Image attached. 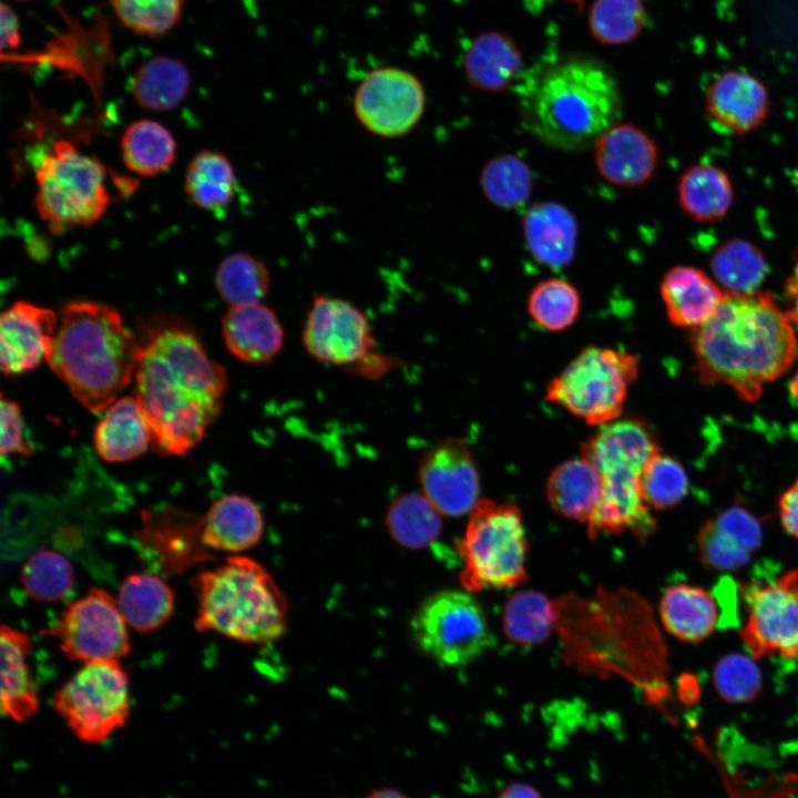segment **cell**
Instances as JSON below:
<instances>
[{
    "label": "cell",
    "mask_w": 798,
    "mask_h": 798,
    "mask_svg": "<svg viewBox=\"0 0 798 798\" xmlns=\"http://www.w3.org/2000/svg\"><path fill=\"white\" fill-rule=\"evenodd\" d=\"M191 74L186 65L170 55H153L132 76L130 91L136 103L152 111H170L186 98Z\"/></svg>",
    "instance_id": "cell-29"
},
{
    "label": "cell",
    "mask_w": 798,
    "mask_h": 798,
    "mask_svg": "<svg viewBox=\"0 0 798 798\" xmlns=\"http://www.w3.org/2000/svg\"><path fill=\"white\" fill-rule=\"evenodd\" d=\"M789 392L792 399H795L798 403V370L789 383Z\"/></svg>",
    "instance_id": "cell-52"
},
{
    "label": "cell",
    "mask_w": 798,
    "mask_h": 798,
    "mask_svg": "<svg viewBox=\"0 0 798 798\" xmlns=\"http://www.w3.org/2000/svg\"><path fill=\"white\" fill-rule=\"evenodd\" d=\"M458 550L463 561L460 580L469 591L511 587L526 580L525 529L511 502L479 500Z\"/></svg>",
    "instance_id": "cell-7"
},
{
    "label": "cell",
    "mask_w": 798,
    "mask_h": 798,
    "mask_svg": "<svg viewBox=\"0 0 798 798\" xmlns=\"http://www.w3.org/2000/svg\"><path fill=\"white\" fill-rule=\"evenodd\" d=\"M778 510L784 530L798 539V479L780 495Z\"/></svg>",
    "instance_id": "cell-47"
},
{
    "label": "cell",
    "mask_w": 798,
    "mask_h": 798,
    "mask_svg": "<svg viewBox=\"0 0 798 798\" xmlns=\"http://www.w3.org/2000/svg\"><path fill=\"white\" fill-rule=\"evenodd\" d=\"M227 376L191 331L167 327L141 346L135 398L151 424L154 449L182 456L217 417Z\"/></svg>",
    "instance_id": "cell-1"
},
{
    "label": "cell",
    "mask_w": 798,
    "mask_h": 798,
    "mask_svg": "<svg viewBox=\"0 0 798 798\" xmlns=\"http://www.w3.org/2000/svg\"><path fill=\"white\" fill-rule=\"evenodd\" d=\"M1 454L31 456L33 448L27 441L25 427L19 405L13 400L1 399Z\"/></svg>",
    "instance_id": "cell-46"
},
{
    "label": "cell",
    "mask_w": 798,
    "mask_h": 798,
    "mask_svg": "<svg viewBox=\"0 0 798 798\" xmlns=\"http://www.w3.org/2000/svg\"><path fill=\"white\" fill-rule=\"evenodd\" d=\"M140 350L115 309L78 300L61 309L45 360L76 400L100 413L130 383Z\"/></svg>",
    "instance_id": "cell-4"
},
{
    "label": "cell",
    "mask_w": 798,
    "mask_h": 798,
    "mask_svg": "<svg viewBox=\"0 0 798 798\" xmlns=\"http://www.w3.org/2000/svg\"><path fill=\"white\" fill-rule=\"evenodd\" d=\"M236 177L226 155L200 152L188 164L185 191L193 203L205 211H222L234 198Z\"/></svg>",
    "instance_id": "cell-35"
},
{
    "label": "cell",
    "mask_w": 798,
    "mask_h": 798,
    "mask_svg": "<svg viewBox=\"0 0 798 798\" xmlns=\"http://www.w3.org/2000/svg\"><path fill=\"white\" fill-rule=\"evenodd\" d=\"M192 585L197 597L194 626L228 638L263 644L285 631L287 603L270 574L258 562L232 555L200 572Z\"/></svg>",
    "instance_id": "cell-5"
},
{
    "label": "cell",
    "mask_w": 798,
    "mask_h": 798,
    "mask_svg": "<svg viewBox=\"0 0 798 798\" xmlns=\"http://www.w3.org/2000/svg\"><path fill=\"white\" fill-rule=\"evenodd\" d=\"M795 177H796V182H797V186H798V167H797V170H796V176H795Z\"/></svg>",
    "instance_id": "cell-53"
},
{
    "label": "cell",
    "mask_w": 798,
    "mask_h": 798,
    "mask_svg": "<svg viewBox=\"0 0 798 798\" xmlns=\"http://www.w3.org/2000/svg\"><path fill=\"white\" fill-rule=\"evenodd\" d=\"M713 679L718 695L734 704L754 700L763 686L761 673L754 657L738 653L725 655L717 662Z\"/></svg>",
    "instance_id": "cell-45"
},
{
    "label": "cell",
    "mask_w": 798,
    "mask_h": 798,
    "mask_svg": "<svg viewBox=\"0 0 798 798\" xmlns=\"http://www.w3.org/2000/svg\"><path fill=\"white\" fill-rule=\"evenodd\" d=\"M480 186L484 196L494 205L511 209L523 206L530 198L533 174L519 157L499 155L483 166Z\"/></svg>",
    "instance_id": "cell-40"
},
{
    "label": "cell",
    "mask_w": 798,
    "mask_h": 798,
    "mask_svg": "<svg viewBox=\"0 0 798 798\" xmlns=\"http://www.w3.org/2000/svg\"><path fill=\"white\" fill-rule=\"evenodd\" d=\"M528 313L542 328L561 331L570 327L581 310L576 287L562 278H546L534 285L528 296Z\"/></svg>",
    "instance_id": "cell-41"
},
{
    "label": "cell",
    "mask_w": 798,
    "mask_h": 798,
    "mask_svg": "<svg viewBox=\"0 0 798 798\" xmlns=\"http://www.w3.org/2000/svg\"><path fill=\"white\" fill-rule=\"evenodd\" d=\"M696 542L704 566L736 571L745 566L761 545L763 529L751 512L732 505L703 523Z\"/></svg>",
    "instance_id": "cell-18"
},
{
    "label": "cell",
    "mask_w": 798,
    "mask_h": 798,
    "mask_svg": "<svg viewBox=\"0 0 798 798\" xmlns=\"http://www.w3.org/2000/svg\"><path fill=\"white\" fill-rule=\"evenodd\" d=\"M123 162L141 176H155L175 160L176 144L170 131L156 121L143 119L131 123L121 140Z\"/></svg>",
    "instance_id": "cell-34"
},
{
    "label": "cell",
    "mask_w": 798,
    "mask_h": 798,
    "mask_svg": "<svg viewBox=\"0 0 798 798\" xmlns=\"http://www.w3.org/2000/svg\"><path fill=\"white\" fill-rule=\"evenodd\" d=\"M441 513L420 493H406L388 508L386 524L391 535L402 545L421 549L434 541L441 532Z\"/></svg>",
    "instance_id": "cell-37"
},
{
    "label": "cell",
    "mask_w": 798,
    "mask_h": 798,
    "mask_svg": "<svg viewBox=\"0 0 798 798\" xmlns=\"http://www.w3.org/2000/svg\"><path fill=\"white\" fill-rule=\"evenodd\" d=\"M303 342L311 357L336 366L362 359L375 346L365 314L349 301L325 295L313 300Z\"/></svg>",
    "instance_id": "cell-15"
},
{
    "label": "cell",
    "mask_w": 798,
    "mask_h": 798,
    "mask_svg": "<svg viewBox=\"0 0 798 798\" xmlns=\"http://www.w3.org/2000/svg\"><path fill=\"white\" fill-rule=\"evenodd\" d=\"M59 318L53 310L16 301L0 317V368L7 376L35 368L45 359Z\"/></svg>",
    "instance_id": "cell-17"
},
{
    "label": "cell",
    "mask_w": 798,
    "mask_h": 798,
    "mask_svg": "<svg viewBox=\"0 0 798 798\" xmlns=\"http://www.w3.org/2000/svg\"><path fill=\"white\" fill-rule=\"evenodd\" d=\"M18 1H31V0H18Z\"/></svg>",
    "instance_id": "cell-54"
},
{
    "label": "cell",
    "mask_w": 798,
    "mask_h": 798,
    "mask_svg": "<svg viewBox=\"0 0 798 798\" xmlns=\"http://www.w3.org/2000/svg\"><path fill=\"white\" fill-rule=\"evenodd\" d=\"M710 268L714 279L727 294L748 295L759 291L768 273L759 247L747 239L732 238L713 253Z\"/></svg>",
    "instance_id": "cell-33"
},
{
    "label": "cell",
    "mask_w": 798,
    "mask_h": 798,
    "mask_svg": "<svg viewBox=\"0 0 798 798\" xmlns=\"http://www.w3.org/2000/svg\"><path fill=\"white\" fill-rule=\"evenodd\" d=\"M462 65L472 86L497 92L514 80L521 68V55L510 39L490 33L471 42L464 52Z\"/></svg>",
    "instance_id": "cell-31"
},
{
    "label": "cell",
    "mask_w": 798,
    "mask_h": 798,
    "mask_svg": "<svg viewBox=\"0 0 798 798\" xmlns=\"http://www.w3.org/2000/svg\"><path fill=\"white\" fill-rule=\"evenodd\" d=\"M498 798H542L540 792L525 782H512L507 786Z\"/></svg>",
    "instance_id": "cell-50"
},
{
    "label": "cell",
    "mask_w": 798,
    "mask_h": 798,
    "mask_svg": "<svg viewBox=\"0 0 798 798\" xmlns=\"http://www.w3.org/2000/svg\"><path fill=\"white\" fill-rule=\"evenodd\" d=\"M120 23L131 32L158 38L180 22L184 0H109Z\"/></svg>",
    "instance_id": "cell-42"
},
{
    "label": "cell",
    "mask_w": 798,
    "mask_h": 798,
    "mask_svg": "<svg viewBox=\"0 0 798 798\" xmlns=\"http://www.w3.org/2000/svg\"><path fill=\"white\" fill-rule=\"evenodd\" d=\"M352 109L358 122L380 137H400L415 129L426 109V93L411 72L382 66L357 85Z\"/></svg>",
    "instance_id": "cell-14"
},
{
    "label": "cell",
    "mask_w": 798,
    "mask_h": 798,
    "mask_svg": "<svg viewBox=\"0 0 798 798\" xmlns=\"http://www.w3.org/2000/svg\"><path fill=\"white\" fill-rule=\"evenodd\" d=\"M553 623L552 604L539 592H518L504 606L503 630L515 644L529 646L543 642L550 635Z\"/></svg>",
    "instance_id": "cell-38"
},
{
    "label": "cell",
    "mask_w": 798,
    "mask_h": 798,
    "mask_svg": "<svg viewBox=\"0 0 798 798\" xmlns=\"http://www.w3.org/2000/svg\"><path fill=\"white\" fill-rule=\"evenodd\" d=\"M622 109L613 73L603 63L581 55L543 66L520 95L524 129L542 144L565 152L594 146L617 124Z\"/></svg>",
    "instance_id": "cell-3"
},
{
    "label": "cell",
    "mask_w": 798,
    "mask_h": 798,
    "mask_svg": "<svg viewBox=\"0 0 798 798\" xmlns=\"http://www.w3.org/2000/svg\"><path fill=\"white\" fill-rule=\"evenodd\" d=\"M103 164L71 142L58 141L37 172L35 208L53 233L91 226L105 213L110 194Z\"/></svg>",
    "instance_id": "cell-8"
},
{
    "label": "cell",
    "mask_w": 798,
    "mask_h": 798,
    "mask_svg": "<svg viewBox=\"0 0 798 798\" xmlns=\"http://www.w3.org/2000/svg\"><path fill=\"white\" fill-rule=\"evenodd\" d=\"M42 633L55 637L68 658L83 664L119 659L130 652L127 623L117 602L99 587L70 603L58 622Z\"/></svg>",
    "instance_id": "cell-13"
},
{
    "label": "cell",
    "mask_w": 798,
    "mask_h": 798,
    "mask_svg": "<svg viewBox=\"0 0 798 798\" xmlns=\"http://www.w3.org/2000/svg\"><path fill=\"white\" fill-rule=\"evenodd\" d=\"M769 108L766 86L756 76L743 71L724 72L706 92L708 115L736 135L757 130L768 116Z\"/></svg>",
    "instance_id": "cell-20"
},
{
    "label": "cell",
    "mask_w": 798,
    "mask_h": 798,
    "mask_svg": "<svg viewBox=\"0 0 798 798\" xmlns=\"http://www.w3.org/2000/svg\"><path fill=\"white\" fill-rule=\"evenodd\" d=\"M592 34L605 44L634 40L645 23L641 0H595L590 11Z\"/></svg>",
    "instance_id": "cell-43"
},
{
    "label": "cell",
    "mask_w": 798,
    "mask_h": 798,
    "mask_svg": "<svg viewBox=\"0 0 798 798\" xmlns=\"http://www.w3.org/2000/svg\"><path fill=\"white\" fill-rule=\"evenodd\" d=\"M659 451L651 428L634 417H621L600 426L582 444L581 456L596 467L603 480L601 499L587 522L591 538L630 530L645 539L655 530L640 477Z\"/></svg>",
    "instance_id": "cell-6"
},
{
    "label": "cell",
    "mask_w": 798,
    "mask_h": 798,
    "mask_svg": "<svg viewBox=\"0 0 798 798\" xmlns=\"http://www.w3.org/2000/svg\"><path fill=\"white\" fill-rule=\"evenodd\" d=\"M222 331L227 349L245 362H266L283 347L278 317L262 303L229 307L222 319Z\"/></svg>",
    "instance_id": "cell-23"
},
{
    "label": "cell",
    "mask_w": 798,
    "mask_h": 798,
    "mask_svg": "<svg viewBox=\"0 0 798 798\" xmlns=\"http://www.w3.org/2000/svg\"><path fill=\"white\" fill-rule=\"evenodd\" d=\"M215 287L229 307L257 304L269 290L270 274L260 259L238 252L219 263L215 273Z\"/></svg>",
    "instance_id": "cell-36"
},
{
    "label": "cell",
    "mask_w": 798,
    "mask_h": 798,
    "mask_svg": "<svg viewBox=\"0 0 798 798\" xmlns=\"http://www.w3.org/2000/svg\"><path fill=\"white\" fill-rule=\"evenodd\" d=\"M740 594L746 610L740 637L751 656L798 661V571L759 574Z\"/></svg>",
    "instance_id": "cell-12"
},
{
    "label": "cell",
    "mask_w": 798,
    "mask_h": 798,
    "mask_svg": "<svg viewBox=\"0 0 798 798\" xmlns=\"http://www.w3.org/2000/svg\"><path fill=\"white\" fill-rule=\"evenodd\" d=\"M640 487L648 507L664 510L677 505L686 497L689 483L683 466L659 451L642 470Z\"/></svg>",
    "instance_id": "cell-44"
},
{
    "label": "cell",
    "mask_w": 798,
    "mask_h": 798,
    "mask_svg": "<svg viewBox=\"0 0 798 798\" xmlns=\"http://www.w3.org/2000/svg\"><path fill=\"white\" fill-rule=\"evenodd\" d=\"M522 222L525 245L538 263L559 269L573 260L577 222L566 206L555 202L534 203Z\"/></svg>",
    "instance_id": "cell-22"
},
{
    "label": "cell",
    "mask_w": 798,
    "mask_h": 798,
    "mask_svg": "<svg viewBox=\"0 0 798 798\" xmlns=\"http://www.w3.org/2000/svg\"><path fill=\"white\" fill-rule=\"evenodd\" d=\"M638 369L635 355L589 346L548 383L545 399L600 427L621 417Z\"/></svg>",
    "instance_id": "cell-9"
},
{
    "label": "cell",
    "mask_w": 798,
    "mask_h": 798,
    "mask_svg": "<svg viewBox=\"0 0 798 798\" xmlns=\"http://www.w3.org/2000/svg\"><path fill=\"white\" fill-rule=\"evenodd\" d=\"M659 291L669 321L682 328H697L709 320L726 296L704 270L686 265L669 268Z\"/></svg>",
    "instance_id": "cell-21"
},
{
    "label": "cell",
    "mask_w": 798,
    "mask_h": 798,
    "mask_svg": "<svg viewBox=\"0 0 798 798\" xmlns=\"http://www.w3.org/2000/svg\"><path fill=\"white\" fill-rule=\"evenodd\" d=\"M678 203L697 222H712L729 211L734 191L728 175L710 164H696L684 171L677 184Z\"/></svg>",
    "instance_id": "cell-32"
},
{
    "label": "cell",
    "mask_w": 798,
    "mask_h": 798,
    "mask_svg": "<svg viewBox=\"0 0 798 798\" xmlns=\"http://www.w3.org/2000/svg\"><path fill=\"white\" fill-rule=\"evenodd\" d=\"M603 489L596 467L585 457L573 458L556 466L546 481V497L563 516L589 522Z\"/></svg>",
    "instance_id": "cell-27"
},
{
    "label": "cell",
    "mask_w": 798,
    "mask_h": 798,
    "mask_svg": "<svg viewBox=\"0 0 798 798\" xmlns=\"http://www.w3.org/2000/svg\"><path fill=\"white\" fill-rule=\"evenodd\" d=\"M152 441L151 424L135 396L109 406L94 432L98 453L110 462L132 460L144 453Z\"/></svg>",
    "instance_id": "cell-26"
},
{
    "label": "cell",
    "mask_w": 798,
    "mask_h": 798,
    "mask_svg": "<svg viewBox=\"0 0 798 798\" xmlns=\"http://www.w3.org/2000/svg\"><path fill=\"white\" fill-rule=\"evenodd\" d=\"M717 601L706 590L686 584L669 585L659 603V615L665 628L685 642H700L718 625Z\"/></svg>",
    "instance_id": "cell-28"
},
{
    "label": "cell",
    "mask_w": 798,
    "mask_h": 798,
    "mask_svg": "<svg viewBox=\"0 0 798 798\" xmlns=\"http://www.w3.org/2000/svg\"><path fill=\"white\" fill-rule=\"evenodd\" d=\"M595 165L608 183L635 187L649 181L658 164L652 137L630 123H617L594 144Z\"/></svg>",
    "instance_id": "cell-19"
},
{
    "label": "cell",
    "mask_w": 798,
    "mask_h": 798,
    "mask_svg": "<svg viewBox=\"0 0 798 798\" xmlns=\"http://www.w3.org/2000/svg\"><path fill=\"white\" fill-rule=\"evenodd\" d=\"M418 647L442 666H464L492 645L484 612L469 593L444 590L427 597L410 621Z\"/></svg>",
    "instance_id": "cell-10"
},
{
    "label": "cell",
    "mask_w": 798,
    "mask_h": 798,
    "mask_svg": "<svg viewBox=\"0 0 798 798\" xmlns=\"http://www.w3.org/2000/svg\"><path fill=\"white\" fill-rule=\"evenodd\" d=\"M263 531L264 520L257 504L245 495L228 494L207 511L201 541L213 550L241 552L256 545Z\"/></svg>",
    "instance_id": "cell-25"
},
{
    "label": "cell",
    "mask_w": 798,
    "mask_h": 798,
    "mask_svg": "<svg viewBox=\"0 0 798 798\" xmlns=\"http://www.w3.org/2000/svg\"><path fill=\"white\" fill-rule=\"evenodd\" d=\"M422 494L444 515L470 513L480 495V478L467 443L448 438L431 446L418 467Z\"/></svg>",
    "instance_id": "cell-16"
},
{
    "label": "cell",
    "mask_w": 798,
    "mask_h": 798,
    "mask_svg": "<svg viewBox=\"0 0 798 798\" xmlns=\"http://www.w3.org/2000/svg\"><path fill=\"white\" fill-rule=\"evenodd\" d=\"M117 605L129 626L139 633L161 627L173 614L174 593L152 573H133L121 583Z\"/></svg>",
    "instance_id": "cell-30"
},
{
    "label": "cell",
    "mask_w": 798,
    "mask_h": 798,
    "mask_svg": "<svg viewBox=\"0 0 798 798\" xmlns=\"http://www.w3.org/2000/svg\"><path fill=\"white\" fill-rule=\"evenodd\" d=\"M366 798H408V797L396 789L383 788V789H378V790L372 791Z\"/></svg>",
    "instance_id": "cell-51"
},
{
    "label": "cell",
    "mask_w": 798,
    "mask_h": 798,
    "mask_svg": "<svg viewBox=\"0 0 798 798\" xmlns=\"http://www.w3.org/2000/svg\"><path fill=\"white\" fill-rule=\"evenodd\" d=\"M786 311L792 323L798 324V250L794 258V265L790 275L785 284Z\"/></svg>",
    "instance_id": "cell-49"
},
{
    "label": "cell",
    "mask_w": 798,
    "mask_h": 798,
    "mask_svg": "<svg viewBox=\"0 0 798 798\" xmlns=\"http://www.w3.org/2000/svg\"><path fill=\"white\" fill-rule=\"evenodd\" d=\"M694 370L705 385H726L745 401L792 366L794 323L768 293L727 294L702 326L692 329Z\"/></svg>",
    "instance_id": "cell-2"
},
{
    "label": "cell",
    "mask_w": 798,
    "mask_h": 798,
    "mask_svg": "<svg viewBox=\"0 0 798 798\" xmlns=\"http://www.w3.org/2000/svg\"><path fill=\"white\" fill-rule=\"evenodd\" d=\"M52 706L80 740L101 743L129 718L127 674L119 659L85 663L57 689Z\"/></svg>",
    "instance_id": "cell-11"
},
{
    "label": "cell",
    "mask_w": 798,
    "mask_h": 798,
    "mask_svg": "<svg viewBox=\"0 0 798 798\" xmlns=\"http://www.w3.org/2000/svg\"><path fill=\"white\" fill-rule=\"evenodd\" d=\"M1 48L16 49L20 44L21 34L19 19L12 8L1 3Z\"/></svg>",
    "instance_id": "cell-48"
},
{
    "label": "cell",
    "mask_w": 798,
    "mask_h": 798,
    "mask_svg": "<svg viewBox=\"0 0 798 798\" xmlns=\"http://www.w3.org/2000/svg\"><path fill=\"white\" fill-rule=\"evenodd\" d=\"M1 690L3 715L16 722L31 718L39 708L35 683L27 657L32 648L30 636L10 625L0 628Z\"/></svg>",
    "instance_id": "cell-24"
},
{
    "label": "cell",
    "mask_w": 798,
    "mask_h": 798,
    "mask_svg": "<svg viewBox=\"0 0 798 798\" xmlns=\"http://www.w3.org/2000/svg\"><path fill=\"white\" fill-rule=\"evenodd\" d=\"M20 581L34 601L58 602L68 596L73 587V566L61 553L40 549L23 563Z\"/></svg>",
    "instance_id": "cell-39"
}]
</instances>
